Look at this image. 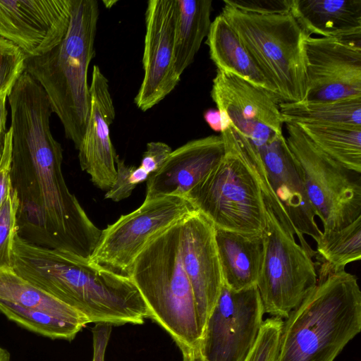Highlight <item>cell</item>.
I'll list each match as a JSON object with an SVG mask.
<instances>
[{"label":"cell","instance_id":"1","mask_svg":"<svg viewBox=\"0 0 361 361\" xmlns=\"http://www.w3.org/2000/svg\"><path fill=\"white\" fill-rule=\"evenodd\" d=\"M8 98L13 142L11 183L18 200V236L89 259L102 230L66 183L63 149L50 130L52 111L45 92L24 72Z\"/></svg>","mask_w":361,"mask_h":361},{"label":"cell","instance_id":"2","mask_svg":"<svg viewBox=\"0 0 361 361\" xmlns=\"http://www.w3.org/2000/svg\"><path fill=\"white\" fill-rule=\"evenodd\" d=\"M13 271L84 315L89 323L142 324L150 317L135 284L88 259L29 243L17 234Z\"/></svg>","mask_w":361,"mask_h":361},{"label":"cell","instance_id":"3","mask_svg":"<svg viewBox=\"0 0 361 361\" xmlns=\"http://www.w3.org/2000/svg\"><path fill=\"white\" fill-rule=\"evenodd\" d=\"M99 8L96 0H72L64 38L48 52L27 56L25 71L43 88L66 137L78 149L87 126L90 92L87 80L94 57Z\"/></svg>","mask_w":361,"mask_h":361},{"label":"cell","instance_id":"4","mask_svg":"<svg viewBox=\"0 0 361 361\" xmlns=\"http://www.w3.org/2000/svg\"><path fill=\"white\" fill-rule=\"evenodd\" d=\"M360 330L357 279L343 270L319 281L283 320L275 361H334Z\"/></svg>","mask_w":361,"mask_h":361},{"label":"cell","instance_id":"5","mask_svg":"<svg viewBox=\"0 0 361 361\" xmlns=\"http://www.w3.org/2000/svg\"><path fill=\"white\" fill-rule=\"evenodd\" d=\"M183 220L152 241L128 273L140 290L150 318L171 336L182 353L199 350L202 336L193 291L180 257Z\"/></svg>","mask_w":361,"mask_h":361},{"label":"cell","instance_id":"6","mask_svg":"<svg viewBox=\"0 0 361 361\" xmlns=\"http://www.w3.org/2000/svg\"><path fill=\"white\" fill-rule=\"evenodd\" d=\"M224 4L221 13L276 92L279 103L303 102L307 94L305 42L309 36L290 12L257 14Z\"/></svg>","mask_w":361,"mask_h":361},{"label":"cell","instance_id":"7","mask_svg":"<svg viewBox=\"0 0 361 361\" xmlns=\"http://www.w3.org/2000/svg\"><path fill=\"white\" fill-rule=\"evenodd\" d=\"M258 150H226L221 161L186 195L193 207L215 228L262 234L266 204Z\"/></svg>","mask_w":361,"mask_h":361},{"label":"cell","instance_id":"8","mask_svg":"<svg viewBox=\"0 0 361 361\" xmlns=\"http://www.w3.org/2000/svg\"><path fill=\"white\" fill-rule=\"evenodd\" d=\"M284 124L288 146L322 231L341 229L361 216V173L324 153L297 124Z\"/></svg>","mask_w":361,"mask_h":361},{"label":"cell","instance_id":"9","mask_svg":"<svg viewBox=\"0 0 361 361\" xmlns=\"http://www.w3.org/2000/svg\"><path fill=\"white\" fill-rule=\"evenodd\" d=\"M265 202V200H264ZM266 204L264 252L257 287L264 312L286 319L318 282L316 264Z\"/></svg>","mask_w":361,"mask_h":361},{"label":"cell","instance_id":"10","mask_svg":"<svg viewBox=\"0 0 361 361\" xmlns=\"http://www.w3.org/2000/svg\"><path fill=\"white\" fill-rule=\"evenodd\" d=\"M211 97L221 115L225 149L252 146L258 150L283 135L279 102L267 90L217 69Z\"/></svg>","mask_w":361,"mask_h":361},{"label":"cell","instance_id":"11","mask_svg":"<svg viewBox=\"0 0 361 361\" xmlns=\"http://www.w3.org/2000/svg\"><path fill=\"white\" fill-rule=\"evenodd\" d=\"M197 210L185 197L149 200L102 230L89 262L128 276L137 256L155 238Z\"/></svg>","mask_w":361,"mask_h":361},{"label":"cell","instance_id":"12","mask_svg":"<svg viewBox=\"0 0 361 361\" xmlns=\"http://www.w3.org/2000/svg\"><path fill=\"white\" fill-rule=\"evenodd\" d=\"M264 314L257 286L240 290L224 283L200 338L199 352L207 361H245Z\"/></svg>","mask_w":361,"mask_h":361},{"label":"cell","instance_id":"13","mask_svg":"<svg viewBox=\"0 0 361 361\" xmlns=\"http://www.w3.org/2000/svg\"><path fill=\"white\" fill-rule=\"evenodd\" d=\"M305 46L307 94L303 102L361 97V36H310Z\"/></svg>","mask_w":361,"mask_h":361},{"label":"cell","instance_id":"14","mask_svg":"<svg viewBox=\"0 0 361 361\" xmlns=\"http://www.w3.org/2000/svg\"><path fill=\"white\" fill-rule=\"evenodd\" d=\"M177 13V0L147 1L142 56L144 75L134 99L142 111L163 100L180 81L174 65Z\"/></svg>","mask_w":361,"mask_h":361},{"label":"cell","instance_id":"15","mask_svg":"<svg viewBox=\"0 0 361 361\" xmlns=\"http://www.w3.org/2000/svg\"><path fill=\"white\" fill-rule=\"evenodd\" d=\"M71 7L72 0H0V36L41 56L64 38Z\"/></svg>","mask_w":361,"mask_h":361},{"label":"cell","instance_id":"16","mask_svg":"<svg viewBox=\"0 0 361 361\" xmlns=\"http://www.w3.org/2000/svg\"><path fill=\"white\" fill-rule=\"evenodd\" d=\"M180 252L193 291L202 333L219 295L223 278L215 228L197 211L183 221Z\"/></svg>","mask_w":361,"mask_h":361},{"label":"cell","instance_id":"17","mask_svg":"<svg viewBox=\"0 0 361 361\" xmlns=\"http://www.w3.org/2000/svg\"><path fill=\"white\" fill-rule=\"evenodd\" d=\"M267 178L276 197L286 209L300 245L312 258L316 252L304 235L316 242L322 235L316 214L306 190L294 157L283 135L258 149Z\"/></svg>","mask_w":361,"mask_h":361},{"label":"cell","instance_id":"18","mask_svg":"<svg viewBox=\"0 0 361 361\" xmlns=\"http://www.w3.org/2000/svg\"><path fill=\"white\" fill-rule=\"evenodd\" d=\"M90 106L88 121L78 149L82 170L92 183L102 190H109L116 176L118 154L110 136V126L116 111L109 90V81L100 68L94 65L90 84Z\"/></svg>","mask_w":361,"mask_h":361},{"label":"cell","instance_id":"19","mask_svg":"<svg viewBox=\"0 0 361 361\" xmlns=\"http://www.w3.org/2000/svg\"><path fill=\"white\" fill-rule=\"evenodd\" d=\"M225 147L221 135L190 140L168 156L147 180L145 200L177 195L185 197L222 159Z\"/></svg>","mask_w":361,"mask_h":361},{"label":"cell","instance_id":"20","mask_svg":"<svg viewBox=\"0 0 361 361\" xmlns=\"http://www.w3.org/2000/svg\"><path fill=\"white\" fill-rule=\"evenodd\" d=\"M215 240L223 283L234 290L256 286L263 259L262 234L215 228Z\"/></svg>","mask_w":361,"mask_h":361},{"label":"cell","instance_id":"21","mask_svg":"<svg viewBox=\"0 0 361 361\" xmlns=\"http://www.w3.org/2000/svg\"><path fill=\"white\" fill-rule=\"evenodd\" d=\"M290 13L309 37L361 36V0H293Z\"/></svg>","mask_w":361,"mask_h":361},{"label":"cell","instance_id":"22","mask_svg":"<svg viewBox=\"0 0 361 361\" xmlns=\"http://www.w3.org/2000/svg\"><path fill=\"white\" fill-rule=\"evenodd\" d=\"M206 43L218 70L231 73L267 90L278 100L276 92L221 13L212 22Z\"/></svg>","mask_w":361,"mask_h":361},{"label":"cell","instance_id":"23","mask_svg":"<svg viewBox=\"0 0 361 361\" xmlns=\"http://www.w3.org/2000/svg\"><path fill=\"white\" fill-rule=\"evenodd\" d=\"M174 65L178 76L193 62L211 25L212 1L177 0Z\"/></svg>","mask_w":361,"mask_h":361},{"label":"cell","instance_id":"24","mask_svg":"<svg viewBox=\"0 0 361 361\" xmlns=\"http://www.w3.org/2000/svg\"><path fill=\"white\" fill-rule=\"evenodd\" d=\"M0 300L27 310L43 311L85 325L89 324L87 319L80 312L13 270H0Z\"/></svg>","mask_w":361,"mask_h":361},{"label":"cell","instance_id":"25","mask_svg":"<svg viewBox=\"0 0 361 361\" xmlns=\"http://www.w3.org/2000/svg\"><path fill=\"white\" fill-rule=\"evenodd\" d=\"M316 243L319 281L360 260L361 216L341 229L322 231Z\"/></svg>","mask_w":361,"mask_h":361},{"label":"cell","instance_id":"26","mask_svg":"<svg viewBox=\"0 0 361 361\" xmlns=\"http://www.w3.org/2000/svg\"><path fill=\"white\" fill-rule=\"evenodd\" d=\"M284 123L361 127V97L333 102L279 103Z\"/></svg>","mask_w":361,"mask_h":361},{"label":"cell","instance_id":"27","mask_svg":"<svg viewBox=\"0 0 361 361\" xmlns=\"http://www.w3.org/2000/svg\"><path fill=\"white\" fill-rule=\"evenodd\" d=\"M297 125L324 153L346 169L361 173V127Z\"/></svg>","mask_w":361,"mask_h":361},{"label":"cell","instance_id":"28","mask_svg":"<svg viewBox=\"0 0 361 361\" xmlns=\"http://www.w3.org/2000/svg\"><path fill=\"white\" fill-rule=\"evenodd\" d=\"M0 312L19 326L51 339L72 341L86 326L43 311L25 309L2 300H0Z\"/></svg>","mask_w":361,"mask_h":361},{"label":"cell","instance_id":"29","mask_svg":"<svg viewBox=\"0 0 361 361\" xmlns=\"http://www.w3.org/2000/svg\"><path fill=\"white\" fill-rule=\"evenodd\" d=\"M17 210L18 200L11 188L0 206V270L13 269V243L18 234Z\"/></svg>","mask_w":361,"mask_h":361},{"label":"cell","instance_id":"30","mask_svg":"<svg viewBox=\"0 0 361 361\" xmlns=\"http://www.w3.org/2000/svg\"><path fill=\"white\" fill-rule=\"evenodd\" d=\"M26 54L16 44L0 36V94L11 93L25 72Z\"/></svg>","mask_w":361,"mask_h":361},{"label":"cell","instance_id":"31","mask_svg":"<svg viewBox=\"0 0 361 361\" xmlns=\"http://www.w3.org/2000/svg\"><path fill=\"white\" fill-rule=\"evenodd\" d=\"M283 320L271 317L263 321L259 335L245 361H275Z\"/></svg>","mask_w":361,"mask_h":361},{"label":"cell","instance_id":"32","mask_svg":"<svg viewBox=\"0 0 361 361\" xmlns=\"http://www.w3.org/2000/svg\"><path fill=\"white\" fill-rule=\"evenodd\" d=\"M116 179L104 197L119 202L128 197L138 184L147 180L149 174L140 166L136 167L127 165L118 155L116 158Z\"/></svg>","mask_w":361,"mask_h":361},{"label":"cell","instance_id":"33","mask_svg":"<svg viewBox=\"0 0 361 361\" xmlns=\"http://www.w3.org/2000/svg\"><path fill=\"white\" fill-rule=\"evenodd\" d=\"M293 0H224L233 8L243 12L273 14L290 12Z\"/></svg>","mask_w":361,"mask_h":361},{"label":"cell","instance_id":"34","mask_svg":"<svg viewBox=\"0 0 361 361\" xmlns=\"http://www.w3.org/2000/svg\"><path fill=\"white\" fill-rule=\"evenodd\" d=\"M12 130L7 131L4 147L0 152V206L11 189Z\"/></svg>","mask_w":361,"mask_h":361},{"label":"cell","instance_id":"35","mask_svg":"<svg viewBox=\"0 0 361 361\" xmlns=\"http://www.w3.org/2000/svg\"><path fill=\"white\" fill-rule=\"evenodd\" d=\"M171 152V147L164 142H148L140 166L150 176L161 167Z\"/></svg>","mask_w":361,"mask_h":361},{"label":"cell","instance_id":"36","mask_svg":"<svg viewBox=\"0 0 361 361\" xmlns=\"http://www.w3.org/2000/svg\"><path fill=\"white\" fill-rule=\"evenodd\" d=\"M112 325L108 323H96L92 329L93 359L92 361H104Z\"/></svg>","mask_w":361,"mask_h":361},{"label":"cell","instance_id":"37","mask_svg":"<svg viewBox=\"0 0 361 361\" xmlns=\"http://www.w3.org/2000/svg\"><path fill=\"white\" fill-rule=\"evenodd\" d=\"M8 94L6 92L0 94V152L2 150L7 133L6 128L7 109L6 106V98Z\"/></svg>","mask_w":361,"mask_h":361},{"label":"cell","instance_id":"38","mask_svg":"<svg viewBox=\"0 0 361 361\" xmlns=\"http://www.w3.org/2000/svg\"><path fill=\"white\" fill-rule=\"evenodd\" d=\"M205 121L209 127L216 132H221V115L219 110L214 109H209L204 114Z\"/></svg>","mask_w":361,"mask_h":361},{"label":"cell","instance_id":"39","mask_svg":"<svg viewBox=\"0 0 361 361\" xmlns=\"http://www.w3.org/2000/svg\"><path fill=\"white\" fill-rule=\"evenodd\" d=\"M183 361H207L200 355L199 350L183 352Z\"/></svg>","mask_w":361,"mask_h":361},{"label":"cell","instance_id":"40","mask_svg":"<svg viewBox=\"0 0 361 361\" xmlns=\"http://www.w3.org/2000/svg\"><path fill=\"white\" fill-rule=\"evenodd\" d=\"M0 361H11V355L7 350L0 346Z\"/></svg>","mask_w":361,"mask_h":361},{"label":"cell","instance_id":"41","mask_svg":"<svg viewBox=\"0 0 361 361\" xmlns=\"http://www.w3.org/2000/svg\"><path fill=\"white\" fill-rule=\"evenodd\" d=\"M102 2L106 8H110L116 4L117 1H102Z\"/></svg>","mask_w":361,"mask_h":361}]
</instances>
